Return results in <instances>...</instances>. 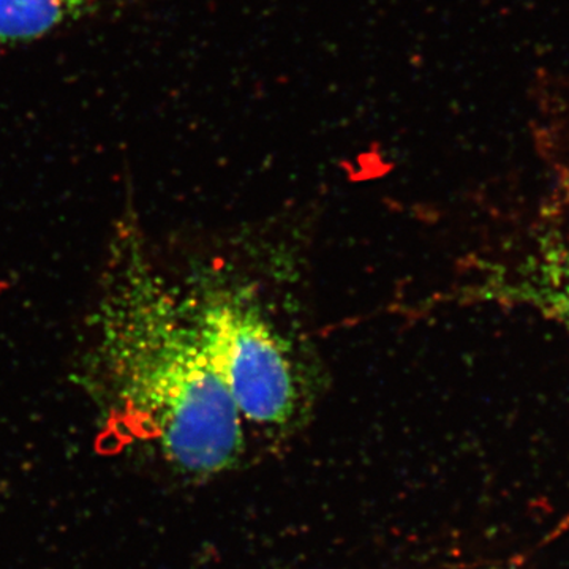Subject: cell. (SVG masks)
Returning a JSON list of instances; mask_svg holds the SVG:
<instances>
[{"label": "cell", "instance_id": "1", "mask_svg": "<svg viewBox=\"0 0 569 569\" xmlns=\"http://www.w3.org/2000/svg\"><path fill=\"white\" fill-rule=\"evenodd\" d=\"M92 336L93 380L123 438L156 445L190 477H212L238 462L241 415L192 317L153 268L133 216L116 228Z\"/></svg>", "mask_w": 569, "mask_h": 569}, {"label": "cell", "instance_id": "2", "mask_svg": "<svg viewBox=\"0 0 569 569\" xmlns=\"http://www.w3.org/2000/svg\"><path fill=\"white\" fill-rule=\"evenodd\" d=\"M190 317L241 418L268 426L290 421L298 407L295 369L263 313L234 291L208 290Z\"/></svg>", "mask_w": 569, "mask_h": 569}, {"label": "cell", "instance_id": "3", "mask_svg": "<svg viewBox=\"0 0 569 569\" xmlns=\"http://www.w3.org/2000/svg\"><path fill=\"white\" fill-rule=\"evenodd\" d=\"M97 0H0V47L43 37L77 20Z\"/></svg>", "mask_w": 569, "mask_h": 569}]
</instances>
